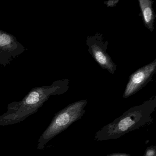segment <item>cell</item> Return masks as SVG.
Instances as JSON below:
<instances>
[{"label":"cell","instance_id":"1","mask_svg":"<svg viewBox=\"0 0 156 156\" xmlns=\"http://www.w3.org/2000/svg\"><path fill=\"white\" fill-rule=\"evenodd\" d=\"M68 79L58 80L50 86L33 88L20 101L8 105L7 111L0 115V126H7L20 123L36 113L52 95L62 94L69 89Z\"/></svg>","mask_w":156,"mask_h":156},{"label":"cell","instance_id":"2","mask_svg":"<svg viewBox=\"0 0 156 156\" xmlns=\"http://www.w3.org/2000/svg\"><path fill=\"white\" fill-rule=\"evenodd\" d=\"M156 106V98L154 96L142 105L130 108L113 123L104 127L98 132V137L102 140L116 138L134 130L149 121Z\"/></svg>","mask_w":156,"mask_h":156},{"label":"cell","instance_id":"3","mask_svg":"<svg viewBox=\"0 0 156 156\" xmlns=\"http://www.w3.org/2000/svg\"><path fill=\"white\" fill-rule=\"evenodd\" d=\"M87 103V100H80L71 104L59 111L40 136L37 149H44L46 144L50 140L80 118L84 113V108Z\"/></svg>","mask_w":156,"mask_h":156},{"label":"cell","instance_id":"4","mask_svg":"<svg viewBox=\"0 0 156 156\" xmlns=\"http://www.w3.org/2000/svg\"><path fill=\"white\" fill-rule=\"evenodd\" d=\"M86 44L89 53L98 65L114 75L117 70L116 65L107 52L108 41L105 40L103 34L97 33L94 35L88 36L87 38Z\"/></svg>","mask_w":156,"mask_h":156},{"label":"cell","instance_id":"5","mask_svg":"<svg viewBox=\"0 0 156 156\" xmlns=\"http://www.w3.org/2000/svg\"><path fill=\"white\" fill-rule=\"evenodd\" d=\"M156 71V59L129 76L123 97L127 98L142 89L152 80Z\"/></svg>","mask_w":156,"mask_h":156},{"label":"cell","instance_id":"6","mask_svg":"<svg viewBox=\"0 0 156 156\" xmlns=\"http://www.w3.org/2000/svg\"><path fill=\"white\" fill-rule=\"evenodd\" d=\"M26 50L13 35L0 30V65L6 66Z\"/></svg>","mask_w":156,"mask_h":156},{"label":"cell","instance_id":"7","mask_svg":"<svg viewBox=\"0 0 156 156\" xmlns=\"http://www.w3.org/2000/svg\"><path fill=\"white\" fill-rule=\"evenodd\" d=\"M154 2L152 0H138L144 26L151 32L154 30V23L156 17L152 6Z\"/></svg>","mask_w":156,"mask_h":156},{"label":"cell","instance_id":"8","mask_svg":"<svg viewBox=\"0 0 156 156\" xmlns=\"http://www.w3.org/2000/svg\"><path fill=\"white\" fill-rule=\"evenodd\" d=\"M119 2V0H109L108 1L105 2L104 4L106 5L108 8H113L115 7Z\"/></svg>","mask_w":156,"mask_h":156},{"label":"cell","instance_id":"9","mask_svg":"<svg viewBox=\"0 0 156 156\" xmlns=\"http://www.w3.org/2000/svg\"><path fill=\"white\" fill-rule=\"evenodd\" d=\"M124 156L123 155H120V156Z\"/></svg>","mask_w":156,"mask_h":156},{"label":"cell","instance_id":"10","mask_svg":"<svg viewBox=\"0 0 156 156\" xmlns=\"http://www.w3.org/2000/svg\"></svg>","mask_w":156,"mask_h":156}]
</instances>
